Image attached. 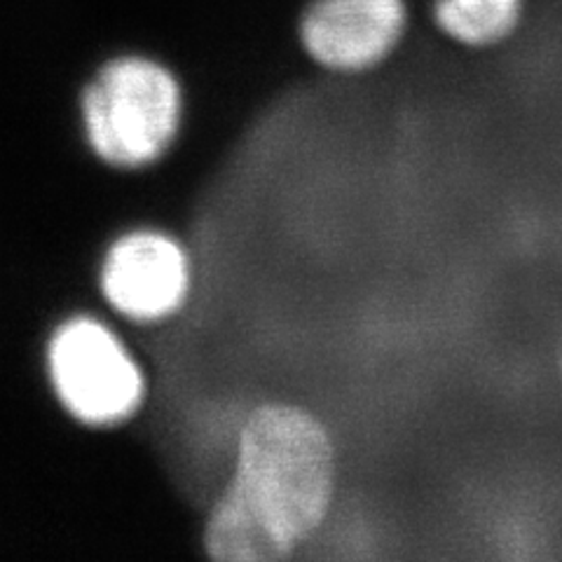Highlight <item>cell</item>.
Returning a JSON list of instances; mask_svg holds the SVG:
<instances>
[{
  "instance_id": "obj_1",
  "label": "cell",
  "mask_w": 562,
  "mask_h": 562,
  "mask_svg": "<svg viewBox=\"0 0 562 562\" xmlns=\"http://www.w3.org/2000/svg\"><path fill=\"white\" fill-rule=\"evenodd\" d=\"M340 487V450L326 422L295 403H266L244 422L235 476L206 527L223 562H279L322 530Z\"/></svg>"
},
{
  "instance_id": "obj_2",
  "label": "cell",
  "mask_w": 562,
  "mask_h": 562,
  "mask_svg": "<svg viewBox=\"0 0 562 562\" xmlns=\"http://www.w3.org/2000/svg\"><path fill=\"white\" fill-rule=\"evenodd\" d=\"M94 150L113 165H146L160 155L179 125L181 92L160 64L122 57L105 64L82 97Z\"/></svg>"
},
{
  "instance_id": "obj_3",
  "label": "cell",
  "mask_w": 562,
  "mask_h": 562,
  "mask_svg": "<svg viewBox=\"0 0 562 562\" xmlns=\"http://www.w3.org/2000/svg\"><path fill=\"white\" fill-rule=\"evenodd\" d=\"M408 31V0H312L297 29L305 55L326 74L347 78L392 61Z\"/></svg>"
},
{
  "instance_id": "obj_4",
  "label": "cell",
  "mask_w": 562,
  "mask_h": 562,
  "mask_svg": "<svg viewBox=\"0 0 562 562\" xmlns=\"http://www.w3.org/2000/svg\"><path fill=\"white\" fill-rule=\"evenodd\" d=\"M52 378L64 406L92 425L127 417L140 398V375L101 324H66L49 347Z\"/></svg>"
},
{
  "instance_id": "obj_5",
  "label": "cell",
  "mask_w": 562,
  "mask_h": 562,
  "mask_svg": "<svg viewBox=\"0 0 562 562\" xmlns=\"http://www.w3.org/2000/svg\"><path fill=\"white\" fill-rule=\"evenodd\" d=\"M103 293L134 319H160L183 303L188 262L162 235L140 233L122 239L103 266Z\"/></svg>"
},
{
  "instance_id": "obj_6",
  "label": "cell",
  "mask_w": 562,
  "mask_h": 562,
  "mask_svg": "<svg viewBox=\"0 0 562 562\" xmlns=\"http://www.w3.org/2000/svg\"><path fill=\"white\" fill-rule=\"evenodd\" d=\"M525 16V0H431L438 33L457 47L483 52L508 43Z\"/></svg>"
},
{
  "instance_id": "obj_7",
  "label": "cell",
  "mask_w": 562,
  "mask_h": 562,
  "mask_svg": "<svg viewBox=\"0 0 562 562\" xmlns=\"http://www.w3.org/2000/svg\"><path fill=\"white\" fill-rule=\"evenodd\" d=\"M560 373H562V357H560Z\"/></svg>"
}]
</instances>
